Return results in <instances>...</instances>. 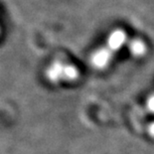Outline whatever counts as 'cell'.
Segmentation results:
<instances>
[{"mask_svg":"<svg viewBox=\"0 0 154 154\" xmlns=\"http://www.w3.org/2000/svg\"><path fill=\"white\" fill-rule=\"evenodd\" d=\"M126 41H127V35L125 33V31H123L122 29H116V30L112 31L109 34L104 46L112 54H116L125 44Z\"/></svg>","mask_w":154,"mask_h":154,"instance_id":"6da1fadb","label":"cell"},{"mask_svg":"<svg viewBox=\"0 0 154 154\" xmlns=\"http://www.w3.org/2000/svg\"><path fill=\"white\" fill-rule=\"evenodd\" d=\"M64 66L65 64L61 61H55L50 66L48 67L46 71V78L48 79L51 83H58L60 81H63V74H64Z\"/></svg>","mask_w":154,"mask_h":154,"instance_id":"7a4b0ae2","label":"cell"},{"mask_svg":"<svg viewBox=\"0 0 154 154\" xmlns=\"http://www.w3.org/2000/svg\"><path fill=\"white\" fill-rule=\"evenodd\" d=\"M128 49L131 55H133L134 57H142L143 55H145L147 51L145 43L140 39H133L132 41H130Z\"/></svg>","mask_w":154,"mask_h":154,"instance_id":"3957f363","label":"cell"},{"mask_svg":"<svg viewBox=\"0 0 154 154\" xmlns=\"http://www.w3.org/2000/svg\"><path fill=\"white\" fill-rule=\"evenodd\" d=\"M80 76V72L78 68L70 64H65L64 66V74H63V81L73 82L76 81Z\"/></svg>","mask_w":154,"mask_h":154,"instance_id":"277c9868","label":"cell"},{"mask_svg":"<svg viewBox=\"0 0 154 154\" xmlns=\"http://www.w3.org/2000/svg\"><path fill=\"white\" fill-rule=\"evenodd\" d=\"M148 134L154 138V122H152L151 124H149V126H148Z\"/></svg>","mask_w":154,"mask_h":154,"instance_id":"5b68a950","label":"cell"}]
</instances>
